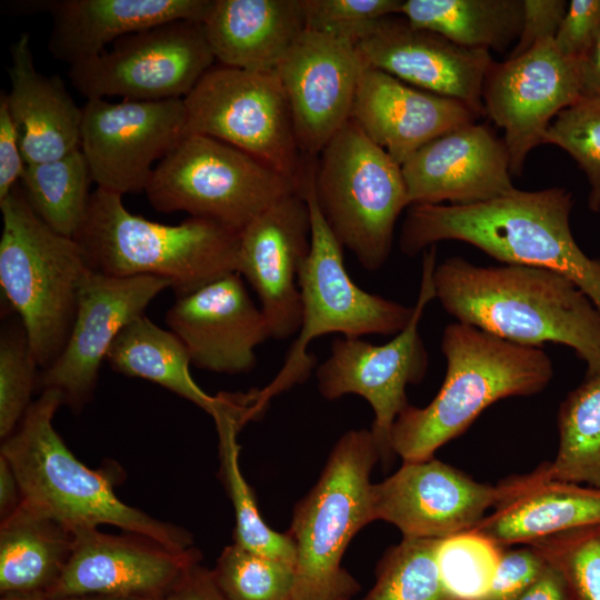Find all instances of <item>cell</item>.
<instances>
[{
  "mask_svg": "<svg viewBox=\"0 0 600 600\" xmlns=\"http://www.w3.org/2000/svg\"><path fill=\"white\" fill-rule=\"evenodd\" d=\"M0 284L43 370L66 346L79 288L91 269L73 238L56 232L36 214L19 183L0 200Z\"/></svg>",
  "mask_w": 600,
  "mask_h": 600,
  "instance_id": "6",
  "label": "cell"
},
{
  "mask_svg": "<svg viewBox=\"0 0 600 600\" xmlns=\"http://www.w3.org/2000/svg\"><path fill=\"white\" fill-rule=\"evenodd\" d=\"M216 61L276 70L307 29L302 0H212L202 22Z\"/></svg>",
  "mask_w": 600,
  "mask_h": 600,
  "instance_id": "28",
  "label": "cell"
},
{
  "mask_svg": "<svg viewBox=\"0 0 600 600\" xmlns=\"http://www.w3.org/2000/svg\"><path fill=\"white\" fill-rule=\"evenodd\" d=\"M580 63L583 94L600 97V34Z\"/></svg>",
  "mask_w": 600,
  "mask_h": 600,
  "instance_id": "49",
  "label": "cell"
},
{
  "mask_svg": "<svg viewBox=\"0 0 600 600\" xmlns=\"http://www.w3.org/2000/svg\"><path fill=\"white\" fill-rule=\"evenodd\" d=\"M74 240L91 270L163 278L177 297L239 272V231L196 217L178 224L153 222L130 212L122 196L99 188Z\"/></svg>",
  "mask_w": 600,
  "mask_h": 600,
  "instance_id": "5",
  "label": "cell"
},
{
  "mask_svg": "<svg viewBox=\"0 0 600 600\" xmlns=\"http://www.w3.org/2000/svg\"><path fill=\"white\" fill-rule=\"evenodd\" d=\"M548 563V562H547ZM517 600H569L560 573L548 563L540 577Z\"/></svg>",
  "mask_w": 600,
  "mask_h": 600,
  "instance_id": "47",
  "label": "cell"
},
{
  "mask_svg": "<svg viewBox=\"0 0 600 600\" xmlns=\"http://www.w3.org/2000/svg\"><path fill=\"white\" fill-rule=\"evenodd\" d=\"M320 212L343 248L368 271L388 260L394 228L410 207L402 168L350 119L311 166Z\"/></svg>",
  "mask_w": 600,
  "mask_h": 600,
  "instance_id": "8",
  "label": "cell"
},
{
  "mask_svg": "<svg viewBox=\"0 0 600 600\" xmlns=\"http://www.w3.org/2000/svg\"><path fill=\"white\" fill-rule=\"evenodd\" d=\"M433 284L436 299L458 322L520 346H567L584 362L586 377L600 373V311L563 274L450 257L437 263Z\"/></svg>",
  "mask_w": 600,
  "mask_h": 600,
  "instance_id": "1",
  "label": "cell"
},
{
  "mask_svg": "<svg viewBox=\"0 0 600 600\" xmlns=\"http://www.w3.org/2000/svg\"><path fill=\"white\" fill-rule=\"evenodd\" d=\"M480 117L466 103L439 96L366 67L351 120L402 166L438 137Z\"/></svg>",
  "mask_w": 600,
  "mask_h": 600,
  "instance_id": "24",
  "label": "cell"
},
{
  "mask_svg": "<svg viewBox=\"0 0 600 600\" xmlns=\"http://www.w3.org/2000/svg\"><path fill=\"white\" fill-rule=\"evenodd\" d=\"M403 0H302L306 26L356 42L373 21L399 14Z\"/></svg>",
  "mask_w": 600,
  "mask_h": 600,
  "instance_id": "41",
  "label": "cell"
},
{
  "mask_svg": "<svg viewBox=\"0 0 600 600\" xmlns=\"http://www.w3.org/2000/svg\"><path fill=\"white\" fill-rule=\"evenodd\" d=\"M354 47L366 67L484 114L483 84L494 63L489 51L456 44L401 14L370 23Z\"/></svg>",
  "mask_w": 600,
  "mask_h": 600,
  "instance_id": "19",
  "label": "cell"
},
{
  "mask_svg": "<svg viewBox=\"0 0 600 600\" xmlns=\"http://www.w3.org/2000/svg\"><path fill=\"white\" fill-rule=\"evenodd\" d=\"M74 534L23 506L1 521V594H47L72 551Z\"/></svg>",
  "mask_w": 600,
  "mask_h": 600,
  "instance_id": "30",
  "label": "cell"
},
{
  "mask_svg": "<svg viewBox=\"0 0 600 600\" xmlns=\"http://www.w3.org/2000/svg\"><path fill=\"white\" fill-rule=\"evenodd\" d=\"M562 577L569 600H600V526L530 543Z\"/></svg>",
  "mask_w": 600,
  "mask_h": 600,
  "instance_id": "39",
  "label": "cell"
},
{
  "mask_svg": "<svg viewBox=\"0 0 600 600\" xmlns=\"http://www.w3.org/2000/svg\"><path fill=\"white\" fill-rule=\"evenodd\" d=\"M91 182L88 162L79 149L57 160L27 164L19 184L47 226L74 239L88 211Z\"/></svg>",
  "mask_w": 600,
  "mask_h": 600,
  "instance_id": "33",
  "label": "cell"
},
{
  "mask_svg": "<svg viewBox=\"0 0 600 600\" xmlns=\"http://www.w3.org/2000/svg\"><path fill=\"white\" fill-rule=\"evenodd\" d=\"M504 548L476 530L438 539L436 560L454 600H483Z\"/></svg>",
  "mask_w": 600,
  "mask_h": 600,
  "instance_id": "36",
  "label": "cell"
},
{
  "mask_svg": "<svg viewBox=\"0 0 600 600\" xmlns=\"http://www.w3.org/2000/svg\"><path fill=\"white\" fill-rule=\"evenodd\" d=\"M200 558L196 548L174 551L140 534L84 530L74 534L68 562L46 597L63 600L109 594L162 599Z\"/></svg>",
  "mask_w": 600,
  "mask_h": 600,
  "instance_id": "20",
  "label": "cell"
},
{
  "mask_svg": "<svg viewBox=\"0 0 600 600\" xmlns=\"http://www.w3.org/2000/svg\"><path fill=\"white\" fill-rule=\"evenodd\" d=\"M380 459L370 430H351L296 507L287 531L297 559L291 600H350L360 586L341 566L354 534L373 521L370 473Z\"/></svg>",
  "mask_w": 600,
  "mask_h": 600,
  "instance_id": "7",
  "label": "cell"
},
{
  "mask_svg": "<svg viewBox=\"0 0 600 600\" xmlns=\"http://www.w3.org/2000/svg\"><path fill=\"white\" fill-rule=\"evenodd\" d=\"M189 133L229 143L293 180L303 190L308 162L276 70L213 66L183 99Z\"/></svg>",
  "mask_w": 600,
  "mask_h": 600,
  "instance_id": "11",
  "label": "cell"
},
{
  "mask_svg": "<svg viewBox=\"0 0 600 600\" xmlns=\"http://www.w3.org/2000/svg\"><path fill=\"white\" fill-rule=\"evenodd\" d=\"M583 94L580 63L563 57L553 39L501 63L483 84L484 114L503 130L511 174L520 176L531 150L559 112Z\"/></svg>",
  "mask_w": 600,
  "mask_h": 600,
  "instance_id": "15",
  "label": "cell"
},
{
  "mask_svg": "<svg viewBox=\"0 0 600 600\" xmlns=\"http://www.w3.org/2000/svg\"><path fill=\"white\" fill-rule=\"evenodd\" d=\"M63 403L59 390H42L2 442L0 454L11 464L19 483V506L57 521L73 534L111 524L174 551L193 548L188 531L122 502L109 477L72 454L52 423Z\"/></svg>",
  "mask_w": 600,
  "mask_h": 600,
  "instance_id": "3",
  "label": "cell"
},
{
  "mask_svg": "<svg viewBox=\"0 0 600 600\" xmlns=\"http://www.w3.org/2000/svg\"><path fill=\"white\" fill-rule=\"evenodd\" d=\"M399 14L456 44L503 52L520 36L523 0H403Z\"/></svg>",
  "mask_w": 600,
  "mask_h": 600,
  "instance_id": "31",
  "label": "cell"
},
{
  "mask_svg": "<svg viewBox=\"0 0 600 600\" xmlns=\"http://www.w3.org/2000/svg\"><path fill=\"white\" fill-rule=\"evenodd\" d=\"M154 210L187 212L236 231L300 187L221 140L188 133L152 171L144 190Z\"/></svg>",
  "mask_w": 600,
  "mask_h": 600,
  "instance_id": "10",
  "label": "cell"
},
{
  "mask_svg": "<svg viewBox=\"0 0 600 600\" xmlns=\"http://www.w3.org/2000/svg\"><path fill=\"white\" fill-rule=\"evenodd\" d=\"M564 0H523L520 36L508 58H516L536 43L553 39L567 10Z\"/></svg>",
  "mask_w": 600,
  "mask_h": 600,
  "instance_id": "44",
  "label": "cell"
},
{
  "mask_svg": "<svg viewBox=\"0 0 600 600\" xmlns=\"http://www.w3.org/2000/svg\"><path fill=\"white\" fill-rule=\"evenodd\" d=\"M106 361L117 372L152 381L193 402L214 421L229 414L243 416L249 420L257 417V390L216 397L206 393L190 374L191 361L183 343L144 314L120 331Z\"/></svg>",
  "mask_w": 600,
  "mask_h": 600,
  "instance_id": "29",
  "label": "cell"
},
{
  "mask_svg": "<svg viewBox=\"0 0 600 600\" xmlns=\"http://www.w3.org/2000/svg\"><path fill=\"white\" fill-rule=\"evenodd\" d=\"M63 600H162L149 597H134V596H109V594H87L79 597H71Z\"/></svg>",
  "mask_w": 600,
  "mask_h": 600,
  "instance_id": "50",
  "label": "cell"
},
{
  "mask_svg": "<svg viewBox=\"0 0 600 600\" xmlns=\"http://www.w3.org/2000/svg\"><path fill=\"white\" fill-rule=\"evenodd\" d=\"M600 34V0H571L554 34L557 50L581 62Z\"/></svg>",
  "mask_w": 600,
  "mask_h": 600,
  "instance_id": "43",
  "label": "cell"
},
{
  "mask_svg": "<svg viewBox=\"0 0 600 600\" xmlns=\"http://www.w3.org/2000/svg\"><path fill=\"white\" fill-rule=\"evenodd\" d=\"M364 68L353 42L311 29L302 32L276 68L307 160L316 159L351 119Z\"/></svg>",
  "mask_w": 600,
  "mask_h": 600,
  "instance_id": "18",
  "label": "cell"
},
{
  "mask_svg": "<svg viewBox=\"0 0 600 600\" xmlns=\"http://www.w3.org/2000/svg\"><path fill=\"white\" fill-rule=\"evenodd\" d=\"M441 351L447 372L440 390L423 408L408 404L393 424L392 449L403 462L433 458L492 403L536 394L553 377L552 361L543 349L458 321L444 328Z\"/></svg>",
  "mask_w": 600,
  "mask_h": 600,
  "instance_id": "4",
  "label": "cell"
},
{
  "mask_svg": "<svg viewBox=\"0 0 600 600\" xmlns=\"http://www.w3.org/2000/svg\"><path fill=\"white\" fill-rule=\"evenodd\" d=\"M507 481V496L472 528L502 548L600 526V488L550 479L543 463Z\"/></svg>",
  "mask_w": 600,
  "mask_h": 600,
  "instance_id": "26",
  "label": "cell"
},
{
  "mask_svg": "<svg viewBox=\"0 0 600 600\" xmlns=\"http://www.w3.org/2000/svg\"><path fill=\"white\" fill-rule=\"evenodd\" d=\"M214 422L219 434L220 474L236 514L234 543L294 567L297 552L293 541L287 532L280 533L267 526L241 473L237 434L244 426L243 421L223 417Z\"/></svg>",
  "mask_w": 600,
  "mask_h": 600,
  "instance_id": "34",
  "label": "cell"
},
{
  "mask_svg": "<svg viewBox=\"0 0 600 600\" xmlns=\"http://www.w3.org/2000/svg\"><path fill=\"white\" fill-rule=\"evenodd\" d=\"M437 246L423 251L419 296L407 326L384 344L361 338H336L330 356L316 370L317 386L327 400L358 394L371 406V433L380 460L391 461L393 424L408 406L406 388L420 382L428 369V352L419 333V322L428 303L436 299L433 272Z\"/></svg>",
  "mask_w": 600,
  "mask_h": 600,
  "instance_id": "12",
  "label": "cell"
},
{
  "mask_svg": "<svg viewBox=\"0 0 600 600\" xmlns=\"http://www.w3.org/2000/svg\"><path fill=\"white\" fill-rule=\"evenodd\" d=\"M17 126L10 114L6 92L0 94V200L20 182L26 168Z\"/></svg>",
  "mask_w": 600,
  "mask_h": 600,
  "instance_id": "45",
  "label": "cell"
},
{
  "mask_svg": "<svg viewBox=\"0 0 600 600\" xmlns=\"http://www.w3.org/2000/svg\"><path fill=\"white\" fill-rule=\"evenodd\" d=\"M508 491L507 479L481 483L434 458L403 462L371 484V513L373 521L396 526L404 539H443L471 530Z\"/></svg>",
  "mask_w": 600,
  "mask_h": 600,
  "instance_id": "17",
  "label": "cell"
},
{
  "mask_svg": "<svg viewBox=\"0 0 600 600\" xmlns=\"http://www.w3.org/2000/svg\"><path fill=\"white\" fill-rule=\"evenodd\" d=\"M543 144L557 146L573 158L589 181V209L600 211V97L582 94L559 112Z\"/></svg>",
  "mask_w": 600,
  "mask_h": 600,
  "instance_id": "38",
  "label": "cell"
},
{
  "mask_svg": "<svg viewBox=\"0 0 600 600\" xmlns=\"http://www.w3.org/2000/svg\"><path fill=\"white\" fill-rule=\"evenodd\" d=\"M559 444L543 462L550 479L600 488V373L570 391L558 411Z\"/></svg>",
  "mask_w": 600,
  "mask_h": 600,
  "instance_id": "32",
  "label": "cell"
},
{
  "mask_svg": "<svg viewBox=\"0 0 600 600\" xmlns=\"http://www.w3.org/2000/svg\"><path fill=\"white\" fill-rule=\"evenodd\" d=\"M166 322L186 347L191 364L218 373L251 371L257 347L271 338L268 321L239 272L178 296Z\"/></svg>",
  "mask_w": 600,
  "mask_h": 600,
  "instance_id": "22",
  "label": "cell"
},
{
  "mask_svg": "<svg viewBox=\"0 0 600 600\" xmlns=\"http://www.w3.org/2000/svg\"><path fill=\"white\" fill-rule=\"evenodd\" d=\"M572 193L553 187L512 192L473 204H413L399 248L413 257L439 241L469 243L504 264L543 268L574 282L600 311V260L576 242Z\"/></svg>",
  "mask_w": 600,
  "mask_h": 600,
  "instance_id": "2",
  "label": "cell"
},
{
  "mask_svg": "<svg viewBox=\"0 0 600 600\" xmlns=\"http://www.w3.org/2000/svg\"><path fill=\"white\" fill-rule=\"evenodd\" d=\"M307 172L302 192L310 211L311 239L309 254L298 277L301 326L278 374L258 390L261 413L271 398L304 382L310 376L317 362L308 351L313 339L329 333L349 338L394 336L413 313V307L370 293L349 277L343 247L330 230L314 198L311 167Z\"/></svg>",
  "mask_w": 600,
  "mask_h": 600,
  "instance_id": "9",
  "label": "cell"
},
{
  "mask_svg": "<svg viewBox=\"0 0 600 600\" xmlns=\"http://www.w3.org/2000/svg\"><path fill=\"white\" fill-rule=\"evenodd\" d=\"M228 600H291L294 567L237 543L223 549L211 570Z\"/></svg>",
  "mask_w": 600,
  "mask_h": 600,
  "instance_id": "37",
  "label": "cell"
},
{
  "mask_svg": "<svg viewBox=\"0 0 600 600\" xmlns=\"http://www.w3.org/2000/svg\"><path fill=\"white\" fill-rule=\"evenodd\" d=\"M82 111L80 149L92 181L120 196L144 191L156 161L189 133L183 99H88Z\"/></svg>",
  "mask_w": 600,
  "mask_h": 600,
  "instance_id": "14",
  "label": "cell"
},
{
  "mask_svg": "<svg viewBox=\"0 0 600 600\" xmlns=\"http://www.w3.org/2000/svg\"><path fill=\"white\" fill-rule=\"evenodd\" d=\"M10 54L6 98L26 164L57 160L79 150L83 111L63 80L37 71L28 33L19 36Z\"/></svg>",
  "mask_w": 600,
  "mask_h": 600,
  "instance_id": "27",
  "label": "cell"
},
{
  "mask_svg": "<svg viewBox=\"0 0 600 600\" xmlns=\"http://www.w3.org/2000/svg\"><path fill=\"white\" fill-rule=\"evenodd\" d=\"M0 600H52L44 594L10 593L1 594Z\"/></svg>",
  "mask_w": 600,
  "mask_h": 600,
  "instance_id": "51",
  "label": "cell"
},
{
  "mask_svg": "<svg viewBox=\"0 0 600 600\" xmlns=\"http://www.w3.org/2000/svg\"><path fill=\"white\" fill-rule=\"evenodd\" d=\"M162 600H228L218 588L211 570L191 566Z\"/></svg>",
  "mask_w": 600,
  "mask_h": 600,
  "instance_id": "46",
  "label": "cell"
},
{
  "mask_svg": "<svg viewBox=\"0 0 600 600\" xmlns=\"http://www.w3.org/2000/svg\"><path fill=\"white\" fill-rule=\"evenodd\" d=\"M438 539H402L381 558L372 589L360 600H454L436 560Z\"/></svg>",
  "mask_w": 600,
  "mask_h": 600,
  "instance_id": "35",
  "label": "cell"
},
{
  "mask_svg": "<svg viewBox=\"0 0 600 600\" xmlns=\"http://www.w3.org/2000/svg\"><path fill=\"white\" fill-rule=\"evenodd\" d=\"M401 168L410 206L473 204L516 189L503 140L476 122L430 141Z\"/></svg>",
  "mask_w": 600,
  "mask_h": 600,
  "instance_id": "23",
  "label": "cell"
},
{
  "mask_svg": "<svg viewBox=\"0 0 600 600\" xmlns=\"http://www.w3.org/2000/svg\"><path fill=\"white\" fill-rule=\"evenodd\" d=\"M169 280L152 277H111L89 270L79 288L76 318L60 356L38 377V387L57 389L73 410L93 396L99 369L120 333L144 314Z\"/></svg>",
  "mask_w": 600,
  "mask_h": 600,
  "instance_id": "16",
  "label": "cell"
},
{
  "mask_svg": "<svg viewBox=\"0 0 600 600\" xmlns=\"http://www.w3.org/2000/svg\"><path fill=\"white\" fill-rule=\"evenodd\" d=\"M38 363L20 320L7 323L0 336V437L7 439L19 426L38 386Z\"/></svg>",
  "mask_w": 600,
  "mask_h": 600,
  "instance_id": "40",
  "label": "cell"
},
{
  "mask_svg": "<svg viewBox=\"0 0 600 600\" xmlns=\"http://www.w3.org/2000/svg\"><path fill=\"white\" fill-rule=\"evenodd\" d=\"M310 211L302 193L286 197L240 231L239 273L256 291L271 338L299 332V272L309 254Z\"/></svg>",
  "mask_w": 600,
  "mask_h": 600,
  "instance_id": "21",
  "label": "cell"
},
{
  "mask_svg": "<svg viewBox=\"0 0 600 600\" xmlns=\"http://www.w3.org/2000/svg\"><path fill=\"white\" fill-rule=\"evenodd\" d=\"M21 501L20 488L9 461L0 454V514L1 521L11 516Z\"/></svg>",
  "mask_w": 600,
  "mask_h": 600,
  "instance_id": "48",
  "label": "cell"
},
{
  "mask_svg": "<svg viewBox=\"0 0 600 600\" xmlns=\"http://www.w3.org/2000/svg\"><path fill=\"white\" fill-rule=\"evenodd\" d=\"M548 563L532 546L504 548L483 600H517L544 571Z\"/></svg>",
  "mask_w": 600,
  "mask_h": 600,
  "instance_id": "42",
  "label": "cell"
},
{
  "mask_svg": "<svg viewBox=\"0 0 600 600\" xmlns=\"http://www.w3.org/2000/svg\"><path fill=\"white\" fill-rule=\"evenodd\" d=\"M216 59L203 24L176 20L117 40L101 54L70 66L72 86L88 99H184Z\"/></svg>",
  "mask_w": 600,
  "mask_h": 600,
  "instance_id": "13",
  "label": "cell"
},
{
  "mask_svg": "<svg viewBox=\"0 0 600 600\" xmlns=\"http://www.w3.org/2000/svg\"><path fill=\"white\" fill-rule=\"evenodd\" d=\"M51 14L48 50L70 66L117 40L176 20L203 22L212 0H49L31 2Z\"/></svg>",
  "mask_w": 600,
  "mask_h": 600,
  "instance_id": "25",
  "label": "cell"
}]
</instances>
